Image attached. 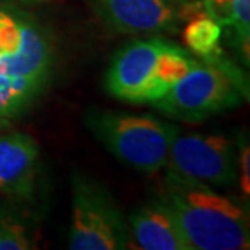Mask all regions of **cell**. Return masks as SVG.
I'll list each match as a JSON object with an SVG mask.
<instances>
[{"mask_svg": "<svg viewBox=\"0 0 250 250\" xmlns=\"http://www.w3.org/2000/svg\"><path fill=\"white\" fill-rule=\"evenodd\" d=\"M161 202L171 209L190 250L250 247V219L244 203L211 187L167 177Z\"/></svg>", "mask_w": 250, "mask_h": 250, "instance_id": "obj_1", "label": "cell"}, {"mask_svg": "<svg viewBox=\"0 0 250 250\" xmlns=\"http://www.w3.org/2000/svg\"><path fill=\"white\" fill-rule=\"evenodd\" d=\"M130 246V232L112 195L93 179H72V250H121Z\"/></svg>", "mask_w": 250, "mask_h": 250, "instance_id": "obj_5", "label": "cell"}, {"mask_svg": "<svg viewBox=\"0 0 250 250\" xmlns=\"http://www.w3.org/2000/svg\"><path fill=\"white\" fill-rule=\"evenodd\" d=\"M31 242L21 224L12 219H0V250H28Z\"/></svg>", "mask_w": 250, "mask_h": 250, "instance_id": "obj_13", "label": "cell"}, {"mask_svg": "<svg viewBox=\"0 0 250 250\" xmlns=\"http://www.w3.org/2000/svg\"><path fill=\"white\" fill-rule=\"evenodd\" d=\"M39 146L23 132L0 137V192L7 197L28 200L34 195Z\"/></svg>", "mask_w": 250, "mask_h": 250, "instance_id": "obj_8", "label": "cell"}, {"mask_svg": "<svg viewBox=\"0 0 250 250\" xmlns=\"http://www.w3.org/2000/svg\"><path fill=\"white\" fill-rule=\"evenodd\" d=\"M99 18L124 34H159L176 31L182 20L190 18L192 5L177 0H93Z\"/></svg>", "mask_w": 250, "mask_h": 250, "instance_id": "obj_7", "label": "cell"}, {"mask_svg": "<svg viewBox=\"0 0 250 250\" xmlns=\"http://www.w3.org/2000/svg\"><path fill=\"white\" fill-rule=\"evenodd\" d=\"M186 49L161 38L138 39L124 46L106 73L111 96L130 104H153L195 65Z\"/></svg>", "mask_w": 250, "mask_h": 250, "instance_id": "obj_2", "label": "cell"}, {"mask_svg": "<svg viewBox=\"0 0 250 250\" xmlns=\"http://www.w3.org/2000/svg\"><path fill=\"white\" fill-rule=\"evenodd\" d=\"M84 122L112 156L125 166L146 174L164 169L174 138L181 133L177 125L151 116L99 109L88 111Z\"/></svg>", "mask_w": 250, "mask_h": 250, "instance_id": "obj_3", "label": "cell"}, {"mask_svg": "<svg viewBox=\"0 0 250 250\" xmlns=\"http://www.w3.org/2000/svg\"><path fill=\"white\" fill-rule=\"evenodd\" d=\"M24 2H29V3H41V2H47V0H24Z\"/></svg>", "mask_w": 250, "mask_h": 250, "instance_id": "obj_15", "label": "cell"}, {"mask_svg": "<svg viewBox=\"0 0 250 250\" xmlns=\"http://www.w3.org/2000/svg\"><path fill=\"white\" fill-rule=\"evenodd\" d=\"M237 171L241 172V188L242 192L250 193V149L247 138L241 135L237 142Z\"/></svg>", "mask_w": 250, "mask_h": 250, "instance_id": "obj_14", "label": "cell"}, {"mask_svg": "<svg viewBox=\"0 0 250 250\" xmlns=\"http://www.w3.org/2000/svg\"><path fill=\"white\" fill-rule=\"evenodd\" d=\"M167 177L208 187H229L239 179L237 145L224 135L179 133L166 161Z\"/></svg>", "mask_w": 250, "mask_h": 250, "instance_id": "obj_6", "label": "cell"}, {"mask_svg": "<svg viewBox=\"0 0 250 250\" xmlns=\"http://www.w3.org/2000/svg\"><path fill=\"white\" fill-rule=\"evenodd\" d=\"M46 83L0 75V127L18 117L31 104Z\"/></svg>", "mask_w": 250, "mask_h": 250, "instance_id": "obj_12", "label": "cell"}, {"mask_svg": "<svg viewBox=\"0 0 250 250\" xmlns=\"http://www.w3.org/2000/svg\"><path fill=\"white\" fill-rule=\"evenodd\" d=\"M244 91L247 93V82H244L241 70L219 54L209 61L195 62L151 106L179 121L202 122L226 109L236 107Z\"/></svg>", "mask_w": 250, "mask_h": 250, "instance_id": "obj_4", "label": "cell"}, {"mask_svg": "<svg viewBox=\"0 0 250 250\" xmlns=\"http://www.w3.org/2000/svg\"><path fill=\"white\" fill-rule=\"evenodd\" d=\"M130 241L143 250H190L171 209L161 200L128 216Z\"/></svg>", "mask_w": 250, "mask_h": 250, "instance_id": "obj_9", "label": "cell"}, {"mask_svg": "<svg viewBox=\"0 0 250 250\" xmlns=\"http://www.w3.org/2000/svg\"><path fill=\"white\" fill-rule=\"evenodd\" d=\"M205 13L219 24H228L234 29L244 61L249 62L250 41V0H203Z\"/></svg>", "mask_w": 250, "mask_h": 250, "instance_id": "obj_10", "label": "cell"}, {"mask_svg": "<svg viewBox=\"0 0 250 250\" xmlns=\"http://www.w3.org/2000/svg\"><path fill=\"white\" fill-rule=\"evenodd\" d=\"M221 36L223 24L205 13V10L192 15L184 29V41L188 51L197 54L202 61H209L223 54Z\"/></svg>", "mask_w": 250, "mask_h": 250, "instance_id": "obj_11", "label": "cell"}]
</instances>
